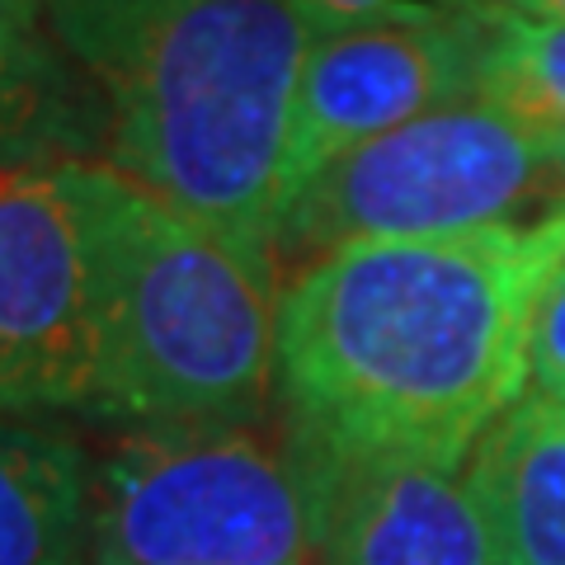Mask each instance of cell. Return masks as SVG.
Segmentation results:
<instances>
[{
  "mask_svg": "<svg viewBox=\"0 0 565 565\" xmlns=\"http://www.w3.org/2000/svg\"><path fill=\"white\" fill-rule=\"evenodd\" d=\"M565 203L533 226L438 241H353L297 269L278 297L274 401L302 481L386 462H471L527 392L542 278Z\"/></svg>",
  "mask_w": 565,
  "mask_h": 565,
  "instance_id": "6da1fadb",
  "label": "cell"
},
{
  "mask_svg": "<svg viewBox=\"0 0 565 565\" xmlns=\"http://www.w3.org/2000/svg\"><path fill=\"white\" fill-rule=\"evenodd\" d=\"M0 565H90V452L47 415L0 411Z\"/></svg>",
  "mask_w": 565,
  "mask_h": 565,
  "instance_id": "8fae6325",
  "label": "cell"
},
{
  "mask_svg": "<svg viewBox=\"0 0 565 565\" xmlns=\"http://www.w3.org/2000/svg\"><path fill=\"white\" fill-rule=\"evenodd\" d=\"M104 151V114L29 0H0V166L95 161Z\"/></svg>",
  "mask_w": 565,
  "mask_h": 565,
  "instance_id": "30bf717a",
  "label": "cell"
},
{
  "mask_svg": "<svg viewBox=\"0 0 565 565\" xmlns=\"http://www.w3.org/2000/svg\"><path fill=\"white\" fill-rule=\"evenodd\" d=\"M311 552L282 424H118L90 457V565H307Z\"/></svg>",
  "mask_w": 565,
  "mask_h": 565,
  "instance_id": "277c9868",
  "label": "cell"
},
{
  "mask_svg": "<svg viewBox=\"0 0 565 565\" xmlns=\"http://www.w3.org/2000/svg\"><path fill=\"white\" fill-rule=\"evenodd\" d=\"M481 90V6L462 14L396 10L326 29L297 90L288 189L353 147Z\"/></svg>",
  "mask_w": 565,
  "mask_h": 565,
  "instance_id": "52a82bcc",
  "label": "cell"
},
{
  "mask_svg": "<svg viewBox=\"0 0 565 565\" xmlns=\"http://www.w3.org/2000/svg\"><path fill=\"white\" fill-rule=\"evenodd\" d=\"M486 0H302V10L316 20V29H340V24H359V20H377V14H396V10H434V14H462L476 10Z\"/></svg>",
  "mask_w": 565,
  "mask_h": 565,
  "instance_id": "5bb4252c",
  "label": "cell"
},
{
  "mask_svg": "<svg viewBox=\"0 0 565 565\" xmlns=\"http://www.w3.org/2000/svg\"><path fill=\"white\" fill-rule=\"evenodd\" d=\"M90 226L99 373L114 424L259 419L274 396V255L193 222L109 161H66Z\"/></svg>",
  "mask_w": 565,
  "mask_h": 565,
  "instance_id": "3957f363",
  "label": "cell"
},
{
  "mask_svg": "<svg viewBox=\"0 0 565 565\" xmlns=\"http://www.w3.org/2000/svg\"><path fill=\"white\" fill-rule=\"evenodd\" d=\"M47 24L99 99L104 161L278 255L297 90L321 39L302 0H52Z\"/></svg>",
  "mask_w": 565,
  "mask_h": 565,
  "instance_id": "7a4b0ae2",
  "label": "cell"
},
{
  "mask_svg": "<svg viewBox=\"0 0 565 565\" xmlns=\"http://www.w3.org/2000/svg\"><path fill=\"white\" fill-rule=\"evenodd\" d=\"M95 373V255L71 170L0 166V411L90 415Z\"/></svg>",
  "mask_w": 565,
  "mask_h": 565,
  "instance_id": "8992f818",
  "label": "cell"
},
{
  "mask_svg": "<svg viewBox=\"0 0 565 565\" xmlns=\"http://www.w3.org/2000/svg\"><path fill=\"white\" fill-rule=\"evenodd\" d=\"M527 392L565 401V236L537 292L533 340H527Z\"/></svg>",
  "mask_w": 565,
  "mask_h": 565,
  "instance_id": "4fadbf2b",
  "label": "cell"
},
{
  "mask_svg": "<svg viewBox=\"0 0 565 565\" xmlns=\"http://www.w3.org/2000/svg\"><path fill=\"white\" fill-rule=\"evenodd\" d=\"M486 6L514 10L523 20H546V24H565V0H486Z\"/></svg>",
  "mask_w": 565,
  "mask_h": 565,
  "instance_id": "9a60e30c",
  "label": "cell"
},
{
  "mask_svg": "<svg viewBox=\"0 0 565 565\" xmlns=\"http://www.w3.org/2000/svg\"><path fill=\"white\" fill-rule=\"evenodd\" d=\"M29 6H33V10H43V14H47V6H52V0H29Z\"/></svg>",
  "mask_w": 565,
  "mask_h": 565,
  "instance_id": "2e32d148",
  "label": "cell"
},
{
  "mask_svg": "<svg viewBox=\"0 0 565 565\" xmlns=\"http://www.w3.org/2000/svg\"><path fill=\"white\" fill-rule=\"evenodd\" d=\"M565 203V132L462 99L353 147L297 189L278 255L321 259L353 241H438Z\"/></svg>",
  "mask_w": 565,
  "mask_h": 565,
  "instance_id": "5b68a950",
  "label": "cell"
},
{
  "mask_svg": "<svg viewBox=\"0 0 565 565\" xmlns=\"http://www.w3.org/2000/svg\"><path fill=\"white\" fill-rule=\"evenodd\" d=\"M321 565H500L467 462L386 457L307 486Z\"/></svg>",
  "mask_w": 565,
  "mask_h": 565,
  "instance_id": "ba28073f",
  "label": "cell"
},
{
  "mask_svg": "<svg viewBox=\"0 0 565 565\" xmlns=\"http://www.w3.org/2000/svg\"><path fill=\"white\" fill-rule=\"evenodd\" d=\"M500 565H565V401L523 392L471 448Z\"/></svg>",
  "mask_w": 565,
  "mask_h": 565,
  "instance_id": "9c48e42d",
  "label": "cell"
},
{
  "mask_svg": "<svg viewBox=\"0 0 565 565\" xmlns=\"http://www.w3.org/2000/svg\"><path fill=\"white\" fill-rule=\"evenodd\" d=\"M476 99H490L509 114L565 132V24L481 6V90Z\"/></svg>",
  "mask_w": 565,
  "mask_h": 565,
  "instance_id": "7c38bea8",
  "label": "cell"
}]
</instances>
